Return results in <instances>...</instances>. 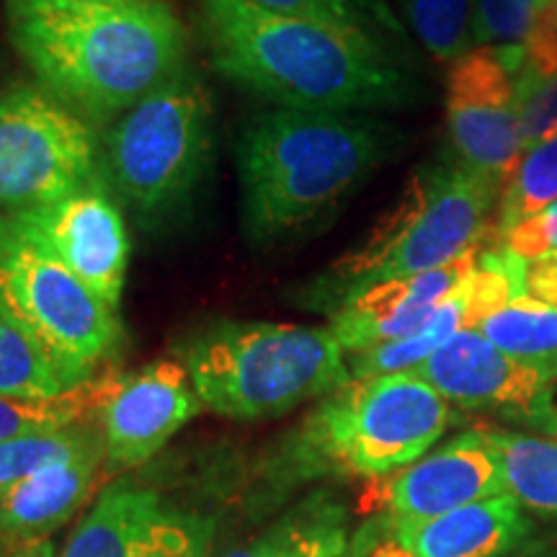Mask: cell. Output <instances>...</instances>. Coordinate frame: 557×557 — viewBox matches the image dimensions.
Masks as SVG:
<instances>
[{
    "instance_id": "6da1fadb",
    "label": "cell",
    "mask_w": 557,
    "mask_h": 557,
    "mask_svg": "<svg viewBox=\"0 0 557 557\" xmlns=\"http://www.w3.org/2000/svg\"><path fill=\"white\" fill-rule=\"evenodd\" d=\"M201 39L222 78L278 109L354 114L408 107L418 83L367 32L199 0Z\"/></svg>"
},
{
    "instance_id": "7a4b0ae2",
    "label": "cell",
    "mask_w": 557,
    "mask_h": 557,
    "mask_svg": "<svg viewBox=\"0 0 557 557\" xmlns=\"http://www.w3.org/2000/svg\"><path fill=\"white\" fill-rule=\"evenodd\" d=\"M9 39L39 86L88 120H116L189 67L169 0H5Z\"/></svg>"
},
{
    "instance_id": "3957f363",
    "label": "cell",
    "mask_w": 557,
    "mask_h": 557,
    "mask_svg": "<svg viewBox=\"0 0 557 557\" xmlns=\"http://www.w3.org/2000/svg\"><path fill=\"white\" fill-rule=\"evenodd\" d=\"M398 132L380 120L261 111L235 148L240 222L250 246H278L338 207L389 158Z\"/></svg>"
},
{
    "instance_id": "277c9868",
    "label": "cell",
    "mask_w": 557,
    "mask_h": 557,
    "mask_svg": "<svg viewBox=\"0 0 557 557\" xmlns=\"http://www.w3.org/2000/svg\"><path fill=\"white\" fill-rule=\"evenodd\" d=\"M500 186L442 156L410 173L400 199L367 235L323 274L305 284L299 305L333 315L374 284L447 267L493 233L491 214Z\"/></svg>"
},
{
    "instance_id": "5b68a950",
    "label": "cell",
    "mask_w": 557,
    "mask_h": 557,
    "mask_svg": "<svg viewBox=\"0 0 557 557\" xmlns=\"http://www.w3.org/2000/svg\"><path fill=\"white\" fill-rule=\"evenodd\" d=\"M176 359L201 406L233 421L284 416L351 380L331 329L269 320H209L178 338Z\"/></svg>"
},
{
    "instance_id": "8992f818",
    "label": "cell",
    "mask_w": 557,
    "mask_h": 557,
    "mask_svg": "<svg viewBox=\"0 0 557 557\" xmlns=\"http://www.w3.org/2000/svg\"><path fill=\"white\" fill-rule=\"evenodd\" d=\"M455 421V406L413 369L351 377L284 438L278 472L292 483L320 475L387 478L434 449Z\"/></svg>"
},
{
    "instance_id": "52a82bcc",
    "label": "cell",
    "mask_w": 557,
    "mask_h": 557,
    "mask_svg": "<svg viewBox=\"0 0 557 557\" xmlns=\"http://www.w3.org/2000/svg\"><path fill=\"white\" fill-rule=\"evenodd\" d=\"M212 160V94L191 65L116 116L99 143V173L145 230L176 222Z\"/></svg>"
},
{
    "instance_id": "ba28073f",
    "label": "cell",
    "mask_w": 557,
    "mask_h": 557,
    "mask_svg": "<svg viewBox=\"0 0 557 557\" xmlns=\"http://www.w3.org/2000/svg\"><path fill=\"white\" fill-rule=\"evenodd\" d=\"M0 312L75 382L116 357L124 331L120 312L0 214Z\"/></svg>"
},
{
    "instance_id": "9c48e42d",
    "label": "cell",
    "mask_w": 557,
    "mask_h": 557,
    "mask_svg": "<svg viewBox=\"0 0 557 557\" xmlns=\"http://www.w3.org/2000/svg\"><path fill=\"white\" fill-rule=\"evenodd\" d=\"M99 173V139L78 111L32 83L0 94V214L52 205Z\"/></svg>"
},
{
    "instance_id": "30bf717a",
    "label": "cell",
    "mask_w": 557,
    "mask_h": 557,
    "mask_svg": "<svg viewBox=\"0 0 557 557\" xmlns=\"http://www.w3.org/2000/svg\"><path fill=\"white\" fill-rule=\"evenodd\" d=\"M449 156L500 186L524 156L517 47H475L447 73Z\"/></svg>"
},
{
    "instance_id": "8fae6325",
    "label": "cell",
    "mask_w": 557,
    "mask_h": 557,
    "mask_svg": "<svg viewBox=\"0 0 557 557\" xmlns=\"http://www.w3.org/2000/svg\"><path fill=\"white\" fill-rule=\"evenodd\" d=\"M413 372L455 408L487 410L557 431V369L527 364L500 351L478 329L459 331Z\"/></svg>"
},
{
    "instance_id": "7c38bea8",
    "label": "cell",
    "mask_w": 557,
    "mask_h": 557,
    "mask_svg": "<svg viewBox=\"0 0 557 557\" xmlns=\"http://www.w3.org/2000/svg\"><path fill=\"white\" fill-rule=\"evenodd\" d=\"M5 214L47 253L65 263L96 297L120 312L127 284L129 235L120 201L101 173L52 205Z\"/></svg>"
},
{
    "instance_id": "4fadbf2b",
    "label": "cell",
    "mask_w": 557,
    "mask_h": 557,
    "mask_svg": "<svg viewBox=\"0 0 557 557\" xmlns=\"http://www.w3.org/2000/svg\"><path fill=\"white\" fill-rule=\"evenodd\" d=\"M212 537L205 513L124 478L103 487L60 557H207Z\"/></svg>"
},
{
    "instance_id": "5bb4252c",
    "label": "cell",
    "mask_w": 557,
    "mask_h": 557,
    "mask_svg": "<svg viewBox=\"0 0 557 557\" xmlns=\"http://www.w3.org/2000/svg\"><path fill=\"white\" fill-rule=\"evenodd\" d=\"M498 496H508L498 457L483 429H470L408 468L372 480L361 506L367 517L429 519Z\"/></svg>"
},
{
    "instance_id": "9a60e30c",
    "label": "cell",
    "mask_w": 557,
    "mask_h": 557,
    "mask_svg": "<svg viewBox=\"0 0 557 557\" xmlns=\"http://www.w3.org/2000/svg\"><path fill=\"white\" fill-rule=\"evenodd\" d=\"M178 359H158L139 372H109L99 426L109 468H139L158 455L199 410Z\"/></svg>"
},
{
    "instance_id": "2e32d148",
    "label": "cell",
    "mask_w": 557,
    "mask_h": 557,
    "mask_svg": "<svg viewBox=\"0 0 557 557\" xmlns=\"http://www.w3.org/2000/svg\"><path fill=\"white\" fill-rule=\"evenodd\" d=\"M524 532L519 500L498 496L429 519L374 513L348 540L344 557H500Z\"/></svg>"
},
{
    "instance_id": "e0dca14e",
    "label": "cell",
    "mask_w": 557,
    "mask_h": 557,
    "mask_svg": "<svg viewBox=\"0 0 557 557\" xmlns=\"http://www.w3.org/2000/svg\"><path fill=\"white\" fill-rule=\"evenodd\" d=\"M480 248H470L447 267H438L423 274L393 278L374 284L331 315V333L348 354L406 338L421 329L438 310V305L468 282L478 263Z\"/></svg>"
},
{
    "instance_id": "ac0fdd59",
    "label": "cell",
    "mask_w": 557,
    "mask_h": 557,
    "mask_svg": "<svg viewBox=\"0 0 557 557\" xmlns=\"http://www.w3.org/2000/svg\"><path fill=\"white\" fill-rule=\"evenodd\" d=\"M103 462L107 449L99 447L0 487V537L18 545L47 540L86 504Z\"/></svg>"
},
{
    "instance_id": "d6986e66",
    "label": "cell",
    "mask_w": 557,
    "mask_h": 557,
    "mask_svg": "<svg viewBox=\"0 0 557 557\" xmlns=\"http://www.w3.org/2000/svg\"><path fill=\"white\" fill-rule=\"evenodd\" d=\"M348 540L346 506L318 491L227 557H344Z\"/></svg>"
},
{
    "instance_id": "ffe728a7",
    "label": "cell",
    "mask_w": 557,
    "mask_h": 557,
    "mask_svg": "<svg viewBox=\"0 0 557 557\" xmlns=\"http://www.w3.org/2000/svg\"><path fill=\"white\" fill-rule=\"evenodd\" d=\"M498 457L506 493L521 508L557 517V438L480 426Z\"/></svg>"
},
{
    "instance_id": "44dd1931",
    "label": "cell",
    "mask_w": 557,
    "mask_h": 557,
    "mask_svg": "<svg viewBox=\"0 0 557 557\" xmlns=\"http://www.w3.org/2000/svg\"><path fill=\"white\" fill-rule=\"evenodd\" d=\"M470 329V308H468V282L438 305L421 329L406 338L389 341V344L367 348V351L348 354V372L351 377H374V374L410 372L423 364L431 354L438 351L451 336L459 331Z\"/></svg>"
},
{
    "instance_id": "7402d4cb",
    "label": "cell",
    "mask_w": 557,
    "mask_h": 557,
    "mask_svg": "<svg viewBox=\"0 0 557 557\" xmlns=\"http://www.w3.org/2000/svg\"><path fill=\"white\" fill-rule=\"evenodd\" d=\"M475 329L527 364L557 369V305L519 295L485 315Z\"/></svg>"
},
{
    "instance_id": "603a6c76",
    "label": "cell",
    "mask_w": 557,
    "mask_h": 557,
    "mask_svg": "<svg viewBox=\"0 0 557 557\" xmlns=\"http://www.w3.org/2000/svg\"><path fill=\"white\" fill-rule=\"evenodd\" d=\"M109 389V372L96 374L70 393L50 400H26L0 395V438L47 434L86 423H99Z\"/></svg>"
},
{
    "instance_id": "cb8c5ba5",
    "label": "cell",
    "mask_w": 557,
    "mask_h": 557,
    "mask_svg": "<svg viewBox=\"0 0 557 557\" xmlns=\"http://www.w3.org/2000/svg\"><path fill=\"white\" fill-rule=\"evenodd\" d=\"M75 382L54 364L24 331L0 312V395L26 400H50L70 393Z\"/></svg>"
},
{
    "instance_id": "d4e9b609",
    "label": "cell",
    "mask_w": 557,
    "mask_h": 557,
    "mask_svg": "<svg viewBox=\"0 0 557 557\" xmlns=\"http://www.w3.org/2000/svg\"><path fill=\"white\" fill-rule=\"evenodd\" d=\"M403 13L423 50L442 65H455L478 47V0H403Z\"/></svg>"
},
{
    "instance_id": "484cf974",
    "label": "cell",
    "mask_w": 557,
    "mask_h": 557,
    "mask_svg": "<svg viewBox=\"0 0 557 557\" xmlns=\"http://www.w3.org/2000/svg\"><path fill=\"white\" fill-rule=\"evenodd\" d=\"M99 447H103L99 423L47 431V434L0 438V487L18 483V480L52 468V465L88 455Z\"/></svg>"
},
{
    "instance_id": "4316f807",
    "label": "cell",
    "mask_w": 557,
    "mask_h": 557,
    "mask_svg": "<svg viewBox=\"0 0 557 557\" xmlns=\"http://www.w3.org/2000/svg\"><path fill=\"white\" fill-rule=\"evenodd\" d=\"M557 201V137L529 148L500 191L496 238Z\"/></svg>"
},
{
    "instance_id": "83f0119b",
    "label": "cell",
    "mask_w": 557,
    "mask_h": 557,
    "mask_svg": "<svg viewBox=\"0 0 557 557\" xmlns=\"http://www.w3.org/2000/svg\"><path fill=\"white\" fill-rule=\"evenodd\" d=\"M547 0H478L475 45L517 47L527 39Z\"/></svg>"
},
{
    "instance_id": "f1b7e54d",
    "label": "cell",
    "mask_w": 557,
    "mask_h": 557,
    "mask_svg": "<svg viewBox=\"0 0 557 557\" xmlns=\"http://www.w3.org/2000/svg\"><path fill=\"white\" fill-rule=\"evenodd\" d=\"M557 75V0H547L527 39L517 45V81H545Z\"/></svg>"
},
{
    "instance_id": "f546056e",
    "label": "cell",
    "mask_w": 557,
    "mask_h": 557,
    "mask_svg": "<svg viewBox=\"0 0 557 557\" xmlns=\"http://www.w3.org/2000/svg\"><path fill=\"white\" fill-rule=\"evenodd\" d=\"M517 90L527 150L557 137V75L545 81H517Z\"/></svg>"
},
{
    "instance_id": "4dcf8cb0",
    "label": "cell",
    "mask_w": 557,
    "mask_h": 557,
    "mask_svg": "<svg viewBox=\"0 0 557 557\" xmlns=\"http://www.w3.org/2000/svg\"><path fill=\"white\" fill-rule=\"evenodd\" d=\"M243 3L256 5L261 11L282 13V16L312 18L323 21V24L344 26V29L367 32L354 0H243Z\"/></svg>"
},
{
    "instance_id": "1f68e13d",
    "label": "cell",
    "mask_w": 557,
    "mask_h": 557,
    "mask_svg": "<svg viewBox=\"0 0 557 557\" xmlns=\"http://www.w3.org/2000/svg\"><path fill=\"white\" fill-rule=\"evenodd\" d=\"M496 243L506 246L519 259L534 261L547 253H557V201H553L540 214L519 222L517 227L508 230L506 235L496 238Z\"/></svg>"
},
{
    "instance_id": "d6a6232c",
    "label": "cell",
    "mask_w": 557,
    "mask_h": 557,
    "mask_svg": "<svg viewBox=\"0 0 557 557\" xmlns=\"http://www.w3.org/2000/svg\"><path fill=\"white\" fill-rule=\"evenodd\" d=\"M9 557H54V549L50 545V540H39L18 545L16 549H11Z\"/></svg>"
},
{
    "instance_id": "836d02e7",
    "label": "cell",
    "mask_w": 557,
    "mask_h": 557,
    "mask_svg": "<svg viewBox=\"0 0 557 557\" xmlns=\"http://www.w3.org/2000/svg\"><path fill=\"white\" fill-rule=\"evenodd\" d=\"M65 3H114V0H65Z\"/></svg>"
}]
</instances>
